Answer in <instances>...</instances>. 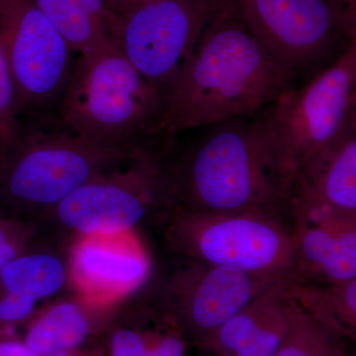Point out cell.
<instances>
[{"label": "cell", "instance_id": "5b68a950", "mask_svg": "<svg viewBox=\"0 0 356 356\" xmlns=\"http://www.w3.org/2000/svg\"><path fill=\"white\" fill-rule=\"evenodd\" d=\"M293 81L325 69L356 42V11L341 0H229Z\"/></svg>", "mask_w": 356, "mask_h": 356}, {"label": "cell", "instance_id": "603a6c76", "mask_svg": "<svg viewBox=\"0 0 356 356\" xmlns=\"http://www.w3.org/2000/svg\"><path fill=\"white\" fill-rule=\"evenodd\" d=\"M34 299L17 293L4 292L0 298V323L13 324L24 320L34 309Z\"/></svg>", "mask_w": 356, "mask_h": 356}, {"label": "cell", "instance_id": "3957f363", "mask_svg": "<svg viewBox=\"0 0 356 356\" xmlns=\"http://www.w3.org/2000/svg\"><path fill=\"white\" fill-rule=\"evenodd\" d=\"M163 110V95L118 44L77 55L60 96L65 128L102 144H149Z\"/></svg>", "mask_w": 356, "mask_h": 356}, {"label": "cell", "instance_id": "8992f818", "mask_svg": "<svg viewBox=\"0 0 356 356\" xmlns=\"http://www.w3.org/2000/svg\"><path fill=\"white\" fill-rule=\"evenodd\" d=\"M149 144L107 145L70 132L0 147V198L25 205H58L108 165L151 151Z\"/></svg>", "mask_w": 356, "mask_h": 356}, {"label": "cell", "instance_id": "484cf974", "mask_svg": "<svg viewBox=\"0 0 356 356\" xmlns=\"http://www.w3.org/2000/svg\"><path fill=\"white\" fill-rule=\"evenodd\" d=\"M118 1L120 6L117 8V13H115L117 17L125 13L126 11L130 10L133 7L145 3V2L151 1V0H118Z\"/></svg>", "mask_w": 356, "mask_h": 356}, {"label": "cell", "instance_id": "ba28073f", "mask_svg": "<svg viewBox=\"0 0 356 356\" xmlns=\"http://www.w3.org/2000/svg\"><path fill=\"white\" fill-rule=\"evenodd\" d=\"M224 0H151L118 16L117 42L165 99Z\"/></svg>", "mask_w": 356, "mask_h": 356}, {"label": "cell", "instance_id": "277c9868", "mask_svg": "<svg viewBox=\"0 0 356 356\" xmlns=\"http://www.w3.org/2000/svg\"><path fill=\"white\" fill-rule=\"evenodd\" d=\"M170 245L184 259L268 276L287 282L294 276L289 222L255 212H205L175 206Z\"/></svg>", "mask_w": 356, "mask_h": 356}, {"label": "cell", "instance_id": "44dd1931", "mask_svg": "<svg viewBox=\"0 0 356 356\" xmlns=\"http://www.w3.org/2000/svg\"><path fill=\"white\" fill-rule=\"evenodd\" d=\"M65 280L62 262L48 254L16 257L0 270L3 292L25 295L35 301L57 292Z\"/></svg>", "mask_w": 356, "mask_h": 356}, {"label": "cell", "instance_id": "7c38bea8", "mask_svg": "<svg viewBox=\"0 0 356 356\" xmlns=\"http://www.w3.org/2000/svg\"><path fill=\"white\" fill-rule=\"evenodd\" d=\"M289 225L294 248L292 280L339 283L356 278V216L321 202L296 177Z\"/></svg>", "mask_w": 356, "mask_h": 356}, {"label": "cell", "instance_id": "cb8c5ba5", "mask_svg": "<svg viewBox=\"0 0 356 356\" xmlns=\"http://www.w3.org/2000/svg\"><path fill=\"white\" fill-rule=\"evenodd\" d=\"M17 257V247L8 227L0 225V270Z\"/></svg>", "mask_w": 356, "mask_h": 356}, {"label": "cell", "instance_id": "8fae6325", "mask_svg": "<svg viewBox=\"0 0 356 356\" xmlns=\"http://www.w3.org/2000/svg\"><path fill=\"white\" fill-rule=\"evenodd\" d=\"M168 290V312L197 348L250 302L282 281L184 259Z\"/></svg>", "mask_w": 356, "mask_h": 356}, {"label": "cell", "instance_id": "52a82bcc", "mask_svg": "<svg viewBox=\"0 0 356 356\" xmlns=\"http://www.w3.org/2000/svg\"><path fill=\"white\" fill-rule=\"evenodd\" d=\"M277 153L296 173L356 125V42L300 88L255 115Z\"/></svg>", "mask_w": 356, "mask_h": 356}, {"label": "cell", "instance_id": "83f0119b", "mask_svg": "<svg viewBox=\"0 0 356 356\" xmlns=\"http://www.w3.org/2000/svg\"><path fill=\"white\" fill-rule=\"evenodd\" d=\"M51 356H76L70 353V351H65V353H56V355H53Z\"/></svg>", "mask_w": 356, "mask_h": 356}, {"label": "cell", "instance_id": "ffe728a7", "mask_svg": "<svg viewBox=\"0 0 356 356\" xmlns=\"http://www.w3.org/2000/svg\"><path fill=\"white\" fill-rule=\"evenodd\" d=\"M288 315L286 334L274 356L353 355L348 350L350 339L332 331L290 298Z\"/></svg>", "mask_w": 356, "mask_h": 356}, {"label": "cell", "instance_id": "6da1fadb", "mask_svg": "<svg viewBox=\"0 0 356 356\" xmlns=\"http://www.w3.org/2000/svg\"><path fill=\"white\" fill-rule=\"evenodd\" d=\"M294 88L224 0L165 97L159 136L254 117Z\"/></svg>", "mask_w": 356, "mask_h": 356}, {"label": "cell", "instance_id": "4316f807", "mask_svg": "<svg viewBox=\"0 0 356 356\" xmlns=\"http://www.w3.org/2000/svg\"><path fill=\"white\" fill-rule=\"evenodd\" d=\"M341 1L353 10L356 11V0H341Z\"/></svg>", "mask_w": 356, "mask_h": 356}, {"label": "cell", "instance_id": "7a4b0ae2", "mask_svg": "<svg viewBox=\"0 0 356 356\" xmlns=\"http://www.w3.org/2000/svg\"><path fill=\"white\" fill-rule=\"evenodd\" d=\"M210 127L168 168L175 206L205 212L255 211L289 222L296 173L269 142L257 117Z\"/></svg>", "mask_w": 356, "mask_h": 356}, {"label": "cell", "instance_id": "4fadbf2b", "mask_svg": "<svg viewBox=\"0 0 356 356\" xmlns=\"http://www.w3.org/2000/svg\"><path fill=\"white\" fill-rule=\"evenodd\" d=\"M149 262L129 231L88 235L72 254V278L91 299L123 296L146 280Z\"/></svg>", "mask_w": 356, "mask_h": 356}, {"label": "cell", "instance_id": "9c48e42d", "mask_svg": "<svg viewBox=\"0 0 356 356\" xmlns=\"http://www.w3.org/2000/svg\"><path fill=\"white\" fill-rule=\"evenodd\" d=\"M175 206L168 168L153 151L136 159L127 172L92 178L56 207L67 226L93 235L129 231L149 213Z\"/></svg>", "mask_w": 356, "mask_h": 356}, {"label": "cell", "instance_id": "ac0fdd59", "mask_svg": "<svg viewBox=\"0 0 356 356\" xmlns=\"http://www.w3.org/2000/svg\"><path fill=\"white\" fill-rule=\"evenodd\" d=\"M140 327H123L111 341V356H186L189 343L166 311L149 316Z\"/></svg>", "mask_w": 356, "mask_h": 356}, {"label": "cell", "instance_id": "2e32d148", "mask_svg": "<svg viewBox=\"0 0 356 356\" xmlns=\"http://www.w3.org/2000/svg\"><path fill=\"white\" fill-rule=\"evenodd\" d=\"M72 54L118 44V18L105 0H35Z\"/></svg>", "mask_w": 356, "mask_h": 356}, {"label": "cell", "instance_id": "30bf717a", "mask_svg": "<svg viewBox=\"0 0 356 356\" xmlns=\"http://www.w3.org/2000/svg\"><path fill=\"white\" fill-rule=\"evenodd\" d=\"M0 42L20 110L60 98L72 51L35 0H0Z\"/></svg>", "mask_w": 356, "mask_h": 356}, {"label": "cell", "instance_id": "d6986e66", "mask_svg": "<svg viewBox=\"0 0 356 356\" xmlns=\"http://www.w3.org/2000/svg\"><path fill=\"white\" fill-rule=\"evenodd\" d=\"M88 334L89 324L81 309L72 303H62L32 325L25 343L35 355L51 356L74 350Z\"/></svg>", "mask_w": 356, "mask_h": 356}, {"label": "cell", "instance_id": "5bb4252c", "mask_svg": "<svg viewBox=\"0 0 356 356\" xmlns=\"http://www.w3.org/2000/svg\"><path fill=\"white\" fill-rule=\"evenodd\" d=\"M289 298L273 285L197 346L209 356H274L286 334Z\"/></svg>", "mask_w": 356, "mask_h": 356}, {"label": "cell", "instance_id": "e0dca14e", "mask_svg": "<svg viewBox=\"0 0 356 356\" xmlns=\"http://www.w3.org/2000/svg\"><path fill=\"white\" fill-rule=\"evenodd\" d=\"M285 294L332 331L355 341L356 278L339 283L291 280L283 283Z\"/></svg>", "mask_w": 356, "mask_h": 356}, {"label": "cell", "instance_id": "f1b7e54d", "mask_svg": "<svg viewBox=\"0 0 356 356\" xmlns=\"http://www.w3.org/2000/svg\"><path fill=\"white\" fill-rule=\"evenodd\" d=\"M353 356H355V355H353Z\"/></svg>", "mask_w": 356, "mask_h": 356}, {"label": "cell", "instance_id": "9a60e30c", "mask_svg": "<svg viewBox=\"0 0 356 356\" xmlns=\"http://www.w3.org/2000/svg\"><path fill=\"white\" fill-rule=\"evenodd\" d=\"M296 177L321 202L356 216V125L300 166Z\"/></svg>", "mask_w": 356, "mask_h": 356}, {"label": "cell", "instance_id": "7402d4cb", "mask_svg": "<svg viewBox=\"0 0 356 356\" xmlns=\"http://www.w3.org/2000/svg\"><path fill=\"white\" fill-rule=\"evenodd\" d=\"M19 102L0 42V147L10 144L18 135Z\"/></svg>", "mask_w": 356, "mask_h": 356}, {"label": "cell", "instance_id": "d4e9b609", "mask_svg": "<svg viewBox=\"0 0 356 356\" xmlns=\"http://www.w3.org/2000/svg\"><path fill=\"white\" fill-rule=\"evenodd\" d=\"M0 356H38L34 353L25 343H20L17 341H0Z\"/></svg>", "mask_w": 356, "mask_h": 356}]
</instances>
